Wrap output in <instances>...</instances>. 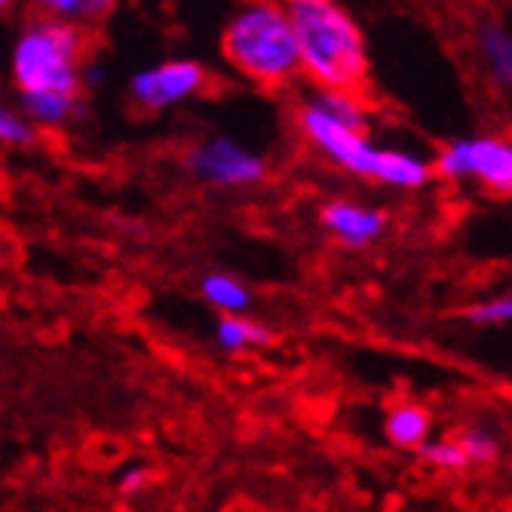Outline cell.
Listing matches in <instances>:
<instances>
[{"label": "cell", "instance_id": "obj_10", "mask_svg": "<svg viewBox=\"0 0 512 512\" xmlns=\"http://www.w3.org/2000/svg\"><path fill=\"white\" fill-rule=\"evenodd\" d=\"M381 184H390V188H402V191H417L433 178V163L414 157L408 151H378L375 160V175H371Z\"/></svg>", "mask_w": 512, "mask_h": 512}, {"label": "cell", "instance_id": "obj_12", "mask_svg": "<svg viewBox=\"0 0 512 512\" xmlns=\"http://www.w3.org/2000/svg\"><path fill=\"white\" fill-rule=\"evenodd\" d=\"M479 53L491 80L503 89H512V31L503 25H488L479 34Z\"/></svg>", "mask_w": 512, "mask_h": 512}, {"label": "cell", "instance_id": "obj_21", "mask_svg": "<svg viewBox=\"0 0 512 512\" xmlns=\"http://www.w3.org/2000/svg\"><path fill=\"white\" fill-rule=\"evenodd\" d=\"M34 4L43 13H50L53 19H71V16H77V0H34Z\"/></svg>", "mask_w": 512, "mask_h": 512}, {"label": "cell", "instance_id": "obj_23", "mask_svg": "<svg viewBox=\"0 0 512 512\" xmlns=\"http://www.w3.org/2000/svg\"><path fill=\"white\" fill-rule=\"evenodd\" d=\"M13 4H16V0H0V16H4Z\"/></svg>", "mask_w": 512, "mask_h": 512}, {"label": "cell", "instance_id": "obj_3", "mask_svg": "<svg viewBox=\"0 0 512 512\" xmlns=\"http://www.w3.org/2000/svg\"><path fill=\"white\" fill-rule=\"evenodd\" d=\"M86 31L74 22L40 16L13 46V80L19 92H80Z\"/></svg>", "mask_w": 512, "mask_h": 512}, {"label": "cell", "instance_id": "obj_2", "mask_svg": "<svg viewBox=\"0 0 512 512\" xmlns=\"http://www.w3.org/2000/svg\"><path fill=\"white\" fill-rule=\"evenodd\" d=\"M221 53L243 77L267 89L301 74L298 40L279 0H246L221 34Z\"/></svg>", "mask_w": 512, "mask_h": 512}, {"label": "cell", "instance_id": "obj_15", "mask_svg": "<svg viewBox=\"0 0 512 512\" xmlns=\"http://www.w3.org/2000/svg\"><path fill=\"white\" fill-rule=\"evenodd\" d=\"M310 102L316 108H322L329 117H335L338 123L356 129V132H365L368 126V114H365V105L359 102L356 92H335V89H316Z\"/></svg>", "mask_w": 512, "mask_h": 512}, {"label": "cell", "instance_id": "obj_5", "mask_svg": "<svg viewBox=\"0 0 512 512\" xmlns=\"http://www.w3.org/2000/svg\"><path fill=\"white\" fill-rule=\"evenodd\" d=\"M298 123H301V132L332 163H338L341 169H347V172H353L359 178L375 175V160H378L381 148L371 145L365 132H356V129L338 123L335 117H329L322 108H316L310 99L301 105Z\"/></svg>", "mask_w": 512, "mask_h": 512}, {"label": "cell", "instance_id": "obj_4", "mask_svg": "<svg viewBox=\"0 0 512 512\" xmlns=\"http://www.w3.org/2000/svg\"><path fill=\"white\" fill-rule=\"evenodd\" d=\"M433 175L448 181H479L491 197H512V142L497 135L457 138L433 160Z\"/></svg>", "mask_w": 512, "mask_h": 512}, {"label": "cell", "instance_id": "obj_18", "mask_svg": "<svg viewBox=\"0 0 512 512\" xmlns=\"http://www.w3.org/2000/svg\"><path fill=\"white\" fill-rule=\"evenodd\" d=\"M463 319L473 322V325H503V322H512V295L473 304V307L463 310Z\"/></svg>", "mask_w": 512, "mask_h": 512}, {"label": "cell", "instance_id": "obj_22", "mask_svg": "<svg viewBox=\"0 0 512 512\" xmlns=\"http://www.w3.org/2000/svg\"><path fill=\"white\" fill-rule=\"evenodd\" d=\"M145 485H148V470H142V467L126 470V473L120 476V491H123V494H138Z\"/></svg>", "mask_w": 512, "mask_h": 512}, {"label": "cell", "instance_id": "obj_20", "mask_svg": "<svg viewBox=\"0 0 512 512\" xmlns=\"http://www.w3.org/2000/svg\"><path fill=\"white\" fill-rule=\"evenodd\" d=\"M120 4V0H77V16L89 19V22H99L105 16H111V10Z\"/></svg>", "mask_w": 512, "mask_h": 512}, {"label": "cell", "instance_id": "obj_8", "mask_svg": "<svg viewBox=\"0 0 512 512\" xmlns=\"http://www.w3.org/2000/svg\"><path fill=\"white\" fill-rule=\"evenodd\" d=\"M319 218H322V227L329 230L338 243L353 246V249L371 246L375 240H381L387 230V215L381 209H368L350 200L325 203Z\"/></svg>", "mask_w": 512, "mask_h": 512}, {"label": "cell", "instance_id": "obj_13", "mask_svg": "<svg viewBox=\"0 0 512 512\" xmlns=\"http://www.w3.org/2000/svg\"><path fill=\"white\" fill-rule=\"evenodd\" d=\"M215 341L227 350V353H240L249 347H267L273 341L270 329L255 319H243V316H224L215 329Z\"/></svg>", "mask_w": 512, "mask_h": 512}, {"label": "cell", "instance_id": "obj_9", "mask_svg": "<svg viewBox=\"0 0 512 512\" xmlns=\"http://www.w3.org/2000/svg\"><path fill=\"white\" fill-rule=\"evenodd\" d=\"M430 430H433V414L421 402H396L387 411L384 433H387L390 445H396V448L417 451L430 439Z\"/></svg>", "mask_w": 512, "mask_h": 512}, {"label": "cell", "instance_id": "obj_16", "mask_svg": "<svg viewBox=\"0 0 512 512\" xmlns=\"http://www.w3.org/2000/svg\"><path fill=\"white\" fill-rule=\"evenodd\" d=\"M454 442L463 448V454L470 457V463H479V467H488V463H497L500 457V442L491 430L485 427H463Z\"/></svg>", "mask_w": 512, "mask_h": 512}, {"label": "cell", "instance_id": "obj_14", "mask_svg": "<svg viewBox=\"0 0 512 512\" xmlns=\"http://www.w3.org/2000/svg\"><path fill=\"white\" fill-rule=\"evenodd\" d=\"M203 298H206L212 307H218L221 313H230V316L246 313L249 304H252L249 289L240 283V279L227 276V273H209V276L203 279Z\"/></svg>", "mask_w": 512, "mask_h": 512}, {"label": "cell", "instance_id": "obj_17", "mask_svg": "<svg viewBox=\"0 0 512 512\" xmlns=\"http://www.w3.org/2000/svg\"><path fill=\"white\" fill-rule=\"evenodd\" d=\"M417 451H421V457L430 463V467L445 470V473H463L473 467L470 457L463 454V448L454 439H427Z\"/></svg>", "mask_w": 512, "mask_h": 512}, {"label": "cell", "instance_id": "obj_11", "mask_svg": "<svg viewBox=\"0 0 512 512\" xmlns=\"http://www.w3.org/2000/svg\"><path fill=\"white\" fill-rule=\"evenodd\" d=\"M22 111L28 123L56 129L71 117H77L83 105L80 96H71V92H22Z\"/></svg>", "mask_w": 512, "mask_h": 512}, {"label": "cell", "instance_id": "obj_7", "mask_svg": "<svg viewBox=\"0 0 512 512\" xmlns=\"http://www.w3.org/2000/svg\"><path fill=\"white\" fill-rule=\"evenodd\" d=\"M188 166L215 188H246L258 184L267 172L264 160L227 135H215L188 154Z\"/></svg>", "mask_w": 512, "mask_h": 512}, {"label": "cell", "instance_id": "obj_1", "mask_svg": "<svg viewBox=\"0 0 512 512\" xmlns=\"http://www.w3.org/2000/svg\"><path fill=\"white\" fill-rule=\"evenodd\" d=\"M292 22L301 71L335 92H359L368 80V50L356 19L338 0H279Z\"/></svg>", "mask_w": 512, "mask_h": 512}, {"label": "cell", "instance_id": "obj_6", "mask_svg": "<svg viewBox=\"0 0 512 512\" xmlns=\"http://www.w3.org/2000/svg\"><path fill=\"white\" fill-rule=\"evenodd\" d=\"M206 83H209V71L200 62L172 59L138 71L129 83V92L132 102L142 105L145 111H166L200 96Z\"/></svg>", "mask_w": 512, "mask_h": 512}, {"label": "cell", "instance_id": "obj_19", "mask_svg": "<svg viewBox=\"0 0 512 512\" xmlns=\"http://www.w3.org/2000/svg\"><path fill=\"white\" fill-rule=\"evenodd\" d=\"M0 142L4 145H31L34 142V126L7 105H0Z\"/></svg>", "mask_w": 512, "mask_h": 512}]
</instances>
